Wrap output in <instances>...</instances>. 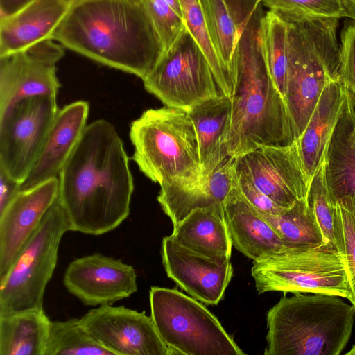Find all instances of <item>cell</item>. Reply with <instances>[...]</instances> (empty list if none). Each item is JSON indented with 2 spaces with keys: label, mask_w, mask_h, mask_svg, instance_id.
<instances>
[{
  "label": "cell",
  "mask_w": 355,
  "mask_h": 355,
  "mask_svg": "<svg viewBox=\"0 0 355 355\" xmlns=\"http://www.w3.org/2000/svg\"><path fill=\"white\" fill-rule=\"evenodd\" d=\"M263 6L261 0H242L230 8L236 43L225 144L229 157H237L261 146H287L295 141L285 101L266 57Z\"/></svg>",
  "instance_id": "cell-1"
},
{
  "label": "cell",
  "mask_w": 355,
  "mask_h": 355,
  "mask_svg": "<svg viewBox=\"0 0 355 355\" xmlns=\"http://www.w3.org/2000/svg\"><path fill=\"white\" fill-rule=\"evenodd\" d=\"M58 200L69 231L101 235L129 216L134 190L128 157L114 126L87 125L59 176Z\"/></svg>",
  "instance_id": "cell-2"
},
{
  "label": "cell",
  "mask_w": 355,
  "mask_h": 355,
  "mask_svg": "<svg viewBox=\"0 0 355 355\" xmlns=\"http://www.w3.org/2000/svg\"><path fill=\"white\" fill-rule=\"evenodd\" d=\"M49 39L141 80L164 52L143 0L74 1Z\"/></svg>",
  "instance_id": "cell-3"
},
{
  "label": "cell",
  "mask_w": 355,
  "mask_h": 355,
  "mask_svg": "<svg viewBox=\"0 0 355 355\" xmlns=\"http://www.w3.org/2000/svg\"><path fill=\"white\" fill-rule=\"evenodd\" d=\"M323 293H286L267 313L265 355H340L349 341L355 308Z\"/></svg>",
  "instance_id": "cell-4"
},
{
  "label": "cell",
  "mask_w": 355,
  "mask_h": 355,
  "mask_svg": "<svg viewBox=\"0 0 355 355\" xmlns=\"http://www.w3.org/2000/svg\"><path fill=\"white\" fill-rule=\"evenodd\" d=\"M287 25L284 101L295 140L305 129L325 86L339 80L338 18H282Z\"/></svg>",
  "instance_id": "cell-5"
},
{
  "label": "cell",
  "mask_w": 355,
  "mask_h": 355,
  "mask_svg": "<svg viewBox=\"0 0 355 355\" xmlns=\"http://www.w3.org/2000/svg\"><path fill=\"white\" fill-rule=\"evenodd\" d=\"M130 138L132 159L153 182L161 186L200 178L198 138L188 111L148 109L131 123Z\"/></svg>",
  "instance_id": "cell-6"
},
{
  "label": "cell",
  "mask_w": 355,
  "mask_h": 355,
  "mask_svg": "<svg viewBox=\"0 0 355 355\" xmlns=\"http://www.w3.org/2000/svg\"><path fill=\"white\" fill-rule=\"evenodd\" d=\"M257 291L323 293L352 297L347 270L336 247L323 243L286 248L253 261Z\"/></svg>",
  "instance_id": "cell-7"
},
{
  "label": "cell",
  "mask_w": 355,
  "mask_h": 355,
  "mask_svg": "<svg viewBox=\"0 0 355 355\" xmlns=\"http://www.w3.org/2000/svg\"><path fill=\"white\" fill-rule=\"evenodd\" d=\"M67 231L69 221L58 198L0 278V316L44 309V291L56 267L60 243Z\"/></svg>",
  "instance_id": "cell-8"
},
{
  "label": "cell",
  "mask_w": 355,
  "mask_h": 355,
  "mask_svg": "<svg viewBox=\"0 0 355 355\" xmlns=\"http://www.w3.org/2000/svg\"><path fill=\"white\" fill-rule=\"evenodd\" d=\"M151 318L172 355H244L218 320L196 299L175 288L153 286Z\"/></svg>",
  "instance_id": "cell-9"
},
{
  "label": "cell",
  "mask_w": 355,
  "mask_h": 355,
  "mask_svg": "<svg viewBox=\"0 0 355 355\" xmlns=\"http://www.w3.org/2000/svg\"><path fill=\"white\" fill-rule=\"evenodd\" d=\"M142 80L166 106L187 111L222 94L207 57L185 26Z\"/></svg>",
  "instance_id": "cell-10"
},
{
  "label": "cell",
  "mask_w": 355,
  "mask_h": 355,
  "mask_svg": "<svg viewBox=\"0 0 355 355\" xmlns=\"http://www.w3.org/2000/svg\"><path fill=\"white\" fill-rule=\"evenodd\" d=\"M57 95L24 98L0 113V168L21 184L40 157L59 111Z\"/></svg>",
  "instance_id": "cell-11"
},
{
  "label": "cell",
  "mask_w": 355,
  "mask_h": 355,
  "mask_svg": "<svg viewBox=\"0 0 355 355\" xmlns=\"http://www.w3.org/2000/svg\"><path fill=\"white\" fill-rule=\"evenodd\" d=\"M235 170L284 209L307 197L309 180L296 140L287 146H261L237 157Z\"/></svg>",
  "instance_id": "cell-12"
},
{
  "label": "cell",
  "mask_w": 355,
  "mask_h": 355,
  "mask_svg": "<svg viewBox=\"0 0 355 355\" xmlns=\"http://www.w3.org/2000/svg\"><path fill=\"white\" fill-rule=\"evenodd\" d=\"M80 322L114 355H172L145 311L105 304L89 311Z\"/></svg>",
  "instance_id": "cell-13"
},
{
  "label": "cell",
  "mask_w": 355,
  "mask_h": 355,
  "mask_svg": "<svg viewBox=\"0 0 355 355\" xmlns=\"http://www.w3.org/2000/svg\"><path fill=\"white\" fill-rule=\"evenodd\" d=\"M64 49L53 40L46 39L0 56V113L24 98L57 95L60 84L56 64Z\"/></svg>",
  "instance_id": "cell-14"
},
{
  "label": "cell",
  "mask_w": 355,
  "mask_h": 355,
  "mask_svg": "<svg viewBox=\"0 0 355 355\" xmlns=\"http://www.w3.org/2000/svg\"><path fill=\"white\" fill-rule=\"evenodd\" d=\"M63 282L71 295L92 306L112 304L137 290V275L132 266L100 253L71 261Z\"/></svg>",
  "instance_id": "cell-15"
},
{
  "label": "cell",
  "mask_w": 355,
  "mask_h": 355,
  "mask_svg": "<svg viewBox=\"0 0 355 355\" xmlns=\"http://www.w3.org/2000/svg\"><path fill=\"white\" fill-rule=\"evenodd\" d=\"M162 259L169 278L195 299L209 305H217L221 301L233 275L230 261L218 263L184 248L171 236L162 239Z\"/></svg>",
  "instance_id": "cell-16"
},
{
  "label": "cell",
  "mask_w": 355,
  "mask_h": 355,
  "mask_svg": "<svg viewBox=\"0 0 355 355\" xmlns=\"http://www.w3.org/2000/svg\"><path fill=\"white\" fill-rule=\"evenodd\" d=\"M58 178L20 191L0 213V278L58 197Z\"/></svg>",
  "instance_id": "cell-17"
},
{
  "label": "cell",
  "mask_w": 355,
  "mask_h": 355,
  "mask_svg": "<svg viewBox=\"0 0 355 355\" xmlns=\"http://www.w3.org/2000/svg\"><path fill=\"white\" fill-rule=\"evenodd\" d=\"M235 161L236 157H228L206 177L160 186L157 199L173 228L198 209L224 211V203L235 182Z\"/></svg>",
  "instance_id": "cell-18"
},
{
  "label": "cell",
  "mask_w": 355,
  "mask_h": 355,
  "mask_svg": "<svg viewBox=\"0 0 355 355\" xmlns=\"http://www.w3.org/2000/svg\"><path fill=\"white\" fill-rule=\"evenodd\" d=\"M89 105L77 101L59 110L43 150L21 184V191L32 189L58 178L85 128Z\"/></svg>",
  "instance_id": "cell-19"
},
{
  "label": "cell",
  "mask_w": 355,
  "mask_h": 355,
  "mask_svg": "<svg viewBox=\"0 0 355 355\" xmlns=\"http://www.w3.org/2000/svg\"><path fill=\"white\" fill-rule=\"evenodd\" d=\"M223 209L232 246L248 258L254 261L288 248L271 225L244 198L236 178Z\"/></svg>",
  "instance_id": "cell-20"
},
{
  "label": "cell",
  "mask_w": 355,
  "mask_h": 355,
  "mask_svg": "<svg viewBox=\"0 0 355 355\" xmlns=\"http://www.w3.org/2000/svg\"><path fill=\"white\" fill-rule=\"evenodd\" d=\"M71 3L69 0H33L17 12L0 17V56L49 39Z\"/></svg>",
  "instance_id": "cell-21"
},
{
  "label": "cell",
  "mask_w": 355,
  "mask_h": 355,
  "mask_svg": "<svg viewBox=\"0 0 355 355\" xmlns=\"http://www.w3.org/2000/svg\"><path fill=\"white\" fill-rule=\"evenodd\" d=\"M345 95L346 89L339 80L329 82L320 96L305 129L296 139L309 182L324 160L329 143L344 110Z\"/></svg>",
  "instance_id": "cell-22"
},
{
  "label": "cell",
  "mask_w": 355,
  "mask_h": 355,
  "mask_svg": "<svg viewBox=\"0 0 355 355\" xmlns=\"http://www.w3.org/2000/svg\"><path fill=\"white\" fill-rule=\"evenodd\" d=\"M188 112L198 138L200 177H206L229 157L225 144L230 124L231 99L221 94L196 105Z\"/></svg>",
  "instance_id": "cell-23"
},
{
  "label": "cell",
  "mask_w": 355,
  "mask_h": 355,
  "mask_svg": "<svg viewBox=\"0 0 355 355\" xmlns=\"http://www.w3.org/2000/svg\"><path fill=\"white\" fill-rule=\"evenodd\" d=\"M170 236L184 248L218 263L230 261L232 243L224 211L196 209Z\"/></svg>",
  "instance_id": "cell-24"
},
{
  "label": "cell",
  "mask_w": 355,
  "mask_h": 355,
  "mask_svg": "<svg viewBox=\"0 0 355 355\" xmlns=\"http://www.w3.org/2000/svg\"><path fill=\"white\" fill-rule=\"evenodd\" d=\"M355 102L346 90L341 117L333 132L325 157L326 178L334 200L355 197Z\"/></svg>",
  "instance_id": "cell-25"
},
{
  "label": "cell",
  "mask_w": 355,
  "mask_h": 355,
  "mask_svg": "<svg viewBox=\"0 0 355 355\" xmlns=\"http://www.w3.org/2000/svg\"><path fill=\"white\" fill-rule=\"evenodd\" d=\"M51 322L44 309L0 316V355H44Z\"/></svg>",
  "instance_id": "cell-26"
},
{
  "label": "cell",
  "mask_w": 355,
  "mask_h": 355,
  "mask_svg": "<svg viewBox=\"0 0 355 355\" xmlns=\"http://www.w3.org/2000/svg\"><path fill=\"white\" fill-rule=\"evenodd\" d=\"M257 211L271 225L288 248L325 243L322 232L307 197L297 200L292 207L278 215Z\"/></svg>",
  "instance_id": "cell-27"
},
{
  "label": "cell",
  "mask_w": 355,
  "mask_h": 355,
  "mask_svg": "<svg viewBox=\"0 0 355 355\" xmlns=\"http://www.w3.org/2000/svg\"><path fill=\"white\" fill-rule=\"evenodd\" d=\"M44 355H114L82 326L80 318L51 321Z\"/></svg>",
  "instance_id": "cell-28"
},
{
  "label": "cell",
  "mask_w": 355,
  "mask_h": 355,
  "mask_svg": "<svg viewBox=\"0 0 355 355\" xmlns=\"http://www.w3.org/2000/svg\"><path fill=\"white\" fill-rule=\"evenodd\" d=\"M180 3L186 28L207 57L222 94L231 98L232 77L214 49L200 1L180 0Z\"/></svg>",
  "instance_id": "cell-29"
},
{
  "label": "cell",
  "mask_w": 355,
  "mask_h": 355,
  "mask_svg": "<svg viewBox=\"0 0 355 355\" xmlns=\"http://www.w3.org/2000/svg\"><path fill=\"white\" fill-rule=\"evenodd\" d=\"M214 49L232 80L236 29L225 0H200Z\"/></svg>",
  "instance_id": "cell-30"
},
{
  "label": "cell",
  "mask_w": 355,
  "mask_h": 355,
  "mask_svg": "<svg viewBox=\"0 0 355 355\" xmlns=\"http://www.w3.org/2000/svg\"><path fill=\"white\" fill-rule=\"evenodd\" d=\"M335 243L345 263L355 308V197L346 195L335 200L334 212Z\"/></svg>",
  "instance_id": "cell-31"
},
{
  "label": "cell",
  "mask_w": 355,
  "mask_h": 355,
  "mask_svg": "<svg viewBox=\"0 0 355 355\" xmlns=\"http://www.w3.org/2000/svg\"><path fill=\"white\" fill-rule=\"evenodd\" d=\"M266 57L272 78L284 99L288 73V34L286 21L271 10L263 21Z\"/></svg>",
  "instance_id": "cell-32"
},
{
  "label": "cell",
  "mask_w": 355,
  "mask_h": 355,
  "mask_svg": "<svg viewBox=\"0 0 355 355\" xmlns=\"http://www.w3.org/2000/svg\"><path fill=\"white\" fill-rule=\"evenodd\" d=\"M307 200L316 216L324 243L336 247L334 231L335 200L328 187L324 160L311 179Z\"/></svg>",
  "instance_id": "cell-33"
},
{
  "label": "cell",
  "mask_w": 355,
  "mask_h": 355,
  "mask_svg": "<svg viewBox=\"0 0 355 355\" xmlns=\"http://www.w3.org/2000/svg\"><path fill=\"white\" fill-rule=\"evenodd\" d=\"M281 17H345L340 0H261Z\"/></svg>",
  "instance_id": "cell-34"
},
{
  "label": "cell",
  "mask_w": 355,
  "mask_h": 355,
  "mask_svg": "<svg viewBox=\"0 0 355 355\" xmlns=\"http://www.w3.org/2000/svg\"><path fill=\"white\" fill-rule=\"evenodd\" d=\"M143 1L166 51L178 39L184 21L164 0Z\"/></svg>",
  "instance_id": "cell-35"
},
{
  "label": "cell",
  "mask_w": 355,
  "mask_h": 355,
  "mask_svg": "<svg viewBox=\"0 0 355 355\" xmlns=\"http://www.w3.org/2000/svg\"><path fill=\"white\" fill-rule=\"evenodd\" d=\"M339 80L355 102V21L350 19L340 31Z\"/></svg>",
  "instance_id": "cell-36"
},
{
  "label": "cell",
  "mask_w": 355,
  "mask_h": 355,
  "mask_svg": "<svg viewBox=\"0 0 355 355\" xmlns=\"http://www.w3.org/2000/svg\"><path fill=\"white\" fill-rule=\"evenodd\" d=\"M236 178L238 187L244 198L257 209L278 215L286 209L278 205L270 198L258 189L243 174L236 170Z\"/></svg>",
  "instance_id": "cell-37"
},
{
  "label": "cell",
  "mask_w": 355,
  "mask_h": 355,
  "mask_svg": "<svg viewBox=\"0 0 355 355\" xmlns=\"http://www.w3.org/2000/svg\"><path fill=\"white\" fill-rule=\"evenodd\" d=\"M21 191V183L0 168V213Z\"/></svg>",
  "instance_id": "cell-38"
},
{
  "label": "cell",
  "mask_w": 355,
  "mask_h": 355,
  "mask_svg": "<svg viewBox=\"0 0 355 355\" xmlns=\"http://www.w3.org/2000/svg\"><path fill=\"white\" fill-rule=\"evenodd\" d=\"M33 0H0V17L11 15Z\"/></svg>",
  "instance_id": "cell-39"
},
{
  "label": "cell",
  "mask_w": 355,
  "mask_h": 355,
  "mask_svg": "<svg viewBox=\"0 0 355 355\" xmlns=\"http://www.w3.org/2000/svg\"><path fill=\"white\" fill-rule=\"evenodd\" d=\"M345 17H348L355 21V0H340Z\"/></svg>",
  "instance_id": "cell-40"
},
{
  "label": "cell",
  "mask_w": 355,
  "mask_h": 355,
  "mask_svg": "<svg viewBox=\"0 0 355 355\" xmlns=\"http://www.w3.org/2000/svg\"><path fill=\"white\" fill-rule=\"evenodd\" d=\"M172 9L183 19V13L180 0H164ZM184 20V19H183Z\"/></svg>",
  "instance_id": "cell-41"
},
{
  "label": "cell",
  "mask_w": 355,
  "mask_h": 355,
  "mask_svg": "<svg viewBox=\"0 0 355 355\" xmlns=\"http://www.w3.org/2000/svg\"><path fill=\"white\" fill-rule=\"evenodd\" d=\"M346 355H355V345H354L351 349L345 353Z\"/></svg>",
  "instance_id": "cell-42"
},
{
  "label": "cell",
  "mask_w": 355,
  "mask_h": 355,
  "mask_svg": "<svg viewBox=\"0 0 355 355\" xmlns=\"http://www.w3.org/2000/svg\"><path fill=\"white\" fill-rule=\"evenodd\" d=\"M69 1H71V2H73V1H76V0H69Z\"/></svg>",
  "instance_id": "cell-43"
},
{
  "label": "cell",
  "mask_w": 355,
  "mask_h": 355,
  "mask_svg": "<svg viewBox=\"0 0 355 355\" xmlns=\"http://www.w3.org/2000/svg\"><path fill=\"white\" fill-rule=\"evenodd\" d=\"M354 135H355V127H354Z\"/></svg>",
  "instance_id": "cell-44"
}]
</instances>
